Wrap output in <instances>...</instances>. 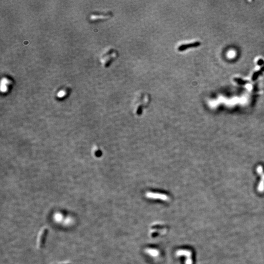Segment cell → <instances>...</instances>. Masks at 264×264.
<instances>
[{
    "label": "cell",
    "instance_id": "1",
    "mask_svg": "<svg viewBox=\"0 0 264 264\" xmlns=\"http://www.w3.org/2000/svg\"><path fill=\"white\" fill-rule=\"evenodd\" d=\"M48 231V228L46 227L42 228L40 231L38 235L37 241V245L39 248H41V247H43Z\"/></svg>",
    "mask_w": 264,
    "mask_h": 264
},
{
    "label": "cell",
    "instance_id": "2",
    "mask_svg": "<svg viewBox=\"0 0 264 264\" xmlns=\"http://www.w3.org/2000/svg\"><path fill=\"white\" fill-rule=\"evenodd\" d=\"M176 255L178 256H184L186 257V259L185 260V264H192V260L191 259V255L192 253L190 251L188 250H184V249H180L178 250L176 253Z\"/></svg>",
    "mask_w": 264,
    "mask_h": 264
},
{
    "label": "cell",
    "instance_id": "3",
    "mask_svg": "<svg viewBox=\"0 0 264 264\" xmlns=\"http://www.w3.org/2000/svg\"><path fill=\"white\" fill-rule=\"evenodd\" d=\"M146 196L148 198L153 199H160L163 201H167L168 197L164 194H160V193H152L148 192L146 193Z\"/></svg>",
    "mask_w": 264,
    "mask_h": 264
},
{
    "label": "cell",
    "instance_id": "4",
    "mask_svg": "<svg viewBox=\"0 0 264 264\" xmlns=\"http://www.w3.org/2000/svg\"><path fill=\"white\" fill-rule=\"evenodd\" d=\"M10 84L11 81L9 79H8L6 78H4L1 82V91L3 92H6L8 90V86H9Z\"/></svg>",
    "mask_w": 264,
    "mask_h": 264
},
{
    "label": "cell",
    "instance_id": "5",
    "mask_svg": "<svg viewBox=\"0 0 264 264\" xmlns=\"http://www.w3.org/2000/svg\"><path fill=\"white\" fill-rule=\"evenodd\" d=\"M200 44H201L200 42H194V43H191V44H186V45H183L180 46L179 47L178 49H179V51H183V50H186L187 49H188V48H193V47L199 46V45H200Z\"/></svg>",
    "mask_w": 264,
    "mask_h": 264
},
{
    "label": "cell",
    "instance_id": "6",
    "mask_svg": "<svg viewBox=\"0 0 264 264\" xmlns=\"http://www.w3.org/2000/svg\"><path fill=\"white\" fill-rule=\"evenodd\" d=\"M145 252L147 254L152 256V257H157L159 254V251L154 248H147L145 250Z\"/></svg>",
    "mask_w": 264,
    "mask_h": 264
},
{
    "label": "cell",
    "instance_id": "7",
    "mask_svg": "<svg viewBox=\"0 0 264 264\" xmlns=\"http://www.w3.org/2000/svg\"><path fill=\"white\" fill-rule=\"evenodd\" d=\"M264 71V66L263 68H261V69L259 70V71L255 72L254 73V74H253V76H252V80H253V81H254V80H255L257 78V77H258V76H259V75H260V74H261V73H262V72Z\"/></svg>",
    "mask_w": 264,
    "mask_h": 264
},
{
    "label": "cell",
    "instance_id": "8",
    "mask_svg": "<svg viewBox=\"0 0 264 264\" xmlns=\"http://www.w3.org/2000/svg\"><path fill=\"white\" fill-rule=\"evenodd\" d=\"M234 80V81L236 82L237 83H238V84H239V85H244L246 83H247V81H245V80H243V79H241V78H235Z\"/></svg>",
    "mask_w": 264,
    "mask_h": 264
},
{
    "label": "cell",
    "instance_id": "9",
    "mask_svg": "<svg viewBox=\"0 0 264 264\" xmlns=\"http://www.w3.org/2000/svg\"><path fill=\"white\" fill-rule=\"evenodd\" d=\"M65 94V92L64 91H61L58 93V96H63Z\"/></svg>",
    "mask_w": 264,
    "mask_h": 264
}]
</instances>
